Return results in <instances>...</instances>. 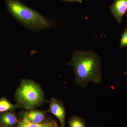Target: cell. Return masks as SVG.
I'll list each match as a JSON object with an SVG mask.
<instances>
[{
  "mask_svg": "<svg viewBox=\"0 0 127 127\" xmlns=\"http://www.w3.org/2000/svg\"></svg>",
  "mask_w": 127,
  "mask_h": 127,
  "instance_id": "9a60e30c",
  "label": "cell"
},
{
  "mask_svg": "<svg viewBox=\"0 0 127 127\" xmlns=\"http://www.w3.org/2000/svg\"><path fill=\"white\" fill-rule=\"evenodd\" d=\"M120 47L121 48L127 47V27L121 37L120 42Z\"/></svg>",
  "mask_w": 127,
  "mask_h": 127,
  "instance_id": "8fae6325",
  "label": "cell"
},
{
  "mask_svg": "<svg viewBox=\"0 0 127 127\" xmlns=\"http://www.w3.org/2000/svg\"><path fill=\"white\" fill-rule=\"evenodd\" d=\"M17 127H59L57 121L52 118H50L45 122L40 124H34L30 122L25 118L23 117L19 121Z\"/></svg>",
  "mask_w": 127,
  "mask_h": 127,
  "instance_id": "ba28073f",
  "label": "cell"
},
{
  "mask_svg": "<svg viewBox=\"0 0 127 127\" xmlns=\"http://www.w3.org/2000/svg\"><path fill=\"white\" fill-rule=\"evenodd\" d=\"M23 117L34 124L45 122L50 118H47L46 113L44 111L33 109H30L25 112Z\"/></svg>",
  "mask_w": 127,
  "mask_h": 127,
  "instance_id": "8992f818",
  "label": "cell"
},
{
  "mask_svg": "<svg viewBox=\"0 0 127 127\" xmlns=\"http://www.w3.org/2000/svg\"><path fill=\"white\" fill-rule=\"evenodd\" d=\"M125 15L127 16V11H126V13H125Z\"/></svg>",
  "mask_w": 127,
  "mask_h": 127,
  "instance_id": "4fadbf2b",
  "label": "cell"
},
{
  "mask_svg": "<svg viewBox=\"0 0 127 127\" xmlns=\"http://www.w3.org/2000/svg\"><path fill=\"white\" fill-rule=\"evenodd\" d=\"M70 127H87L85 120L77 116H73L68 119Z\"/></svg>",
  "mask_w": 127,
  "mask_h": 127,
  "instance_id": "30bf717a",
  "label": "cell"
},
{
  "mask_svg": "<svg viewBox=\"0 0 127 127\" xmlns=\"http://www.w3.org/2000/svg\"><path fill=\"white\" fill-rule=\"evenodd\" d=\"M15 99L19 107L34 109L44 101V93L39 84L30 80H23L17 89Z\"/></svg>",
  "mask_w": 127,
  "mask_h": 127,
  "instance_id": "3957f363",
  "label": "cell"
},
{
  "mask_svg": "<svg viewBox=\"0 0 127 127\" xmlns=\"http://www.w3.org/2000/svg\"><path fill=\"white\" fill-rule=\"evenodd\" d=\"M0 127H2V126H0Z\"/></svg>",
  "mask_w": 127,
  "mask_h": 127,
  "instance_id": "5bb4252c",
  "label": "cell"
},
{
  "mask_svg": "<svg viewBox=\"0 0 127 127\" xmlns=\"http://www.w3.org/2000/svg\"><path fill=\"white\" fill-rule=\"evenodd\" d=\"M7 11L25 28L37 32L50 28L53 23L38 12L27 6L20 0H4Z\"/></svg>",
  "mask_w": 127,
  "mask_h": 127,
  "instance_id": "7a4b0ae2",
  "label": "cell"
},
{
  "mask_svg": "<svg viewBox=\"0 0 127 127\" xmlns=\"http://www.w3.org/2000/svg\"><path fill=\"white\" fill-rule=\"evenodd\" d=\"M109 9L117 22L120 24L127 10V0H114Z\"/></svg>",
  "mask_w": 127,
  "mask_h": 127,
  "instance_id": "5b68a950",
  "label": "cell"
},
{
  "mask_svg": "<svg viewBox=\"0 0 127 127\" xmlns=\"http://www.w3.org/2000/svg\"><path fill=\"white\" fill-rule=\"evenodd\" d=\"M61 0L68 2H79V3H82V0Z\"/></svg>",
  "mask_w": 127,
  "mask_h": 127,
  "instance_id": "7c38bea8",
  "label": "cell"
},
{
  "mask_svg": "<svg viewBox=\"0 0 127 127\" xmlns=\"http://www.w3.org/2000/svg\"><path fill=\"white\" fill-rule=\"evenodd\" d=\"M48 112L55 115L59 119L61 127H65V109L61 101L55 98H51Z\"/></svg>",
  "mask_w": 127,
  "mask_h": 127,
  "instance_id": "277c9868",
  "label": "cell"
},
{
  "mask_svg": "<svg viewBox=\"0 0 127 127\" xmlns=\"http://www.w3.org/2000/svg\"><path fill=\"white\" fill-rule=\"evenodd\" d=\"M68 65L72 66L75 83L80 87L85 88L89 83L99 84L102 81L101 57L94 51L76 50Z\"/></svg>",
  "mask_w": 127,
  "mask_h": 127,
  "instance_id": "6da1fadb",
  "label": "cell"
},
{
  "mask_svg": "<svg viewBox=\"0 0 127 127\" xmlns=\"http://www.w3.org/2000/svg\"><path fill=\"white\" fill-rule=\"evenodd\" d=\"M18 104H12L5 97L0 98V113L7 111H12L18 107Z\"/></svg>",
  "mask_w": 127,
  "mask_h": 127,
  "instance_id": "9c48e42d",
  "label": "cell"
},
{
  "mask_svg": "<svg viewBox=\"0 0 127 127\" xmlns=\"http://www.w3.org/2000/svg\"><path fill=\"white\" fill-rule=\"evenodd\" d=\"M19 121L12 111L0 113V126L4 127H17Z\"/></svg>",
  "mask_w": 127,
  "mask_h": 127,
  "instance_id": "52a82bcc",
  "label": "cell"
},
{
  "mask_svg": "<svg viewBox=\"0 0 127 127\" xmlns=\"http://www.w3.org/2000/svg\"></svg>",
  "mask_w": 127,
  "mask_h": 127,
  "instance_id": "2e32d148",
  "label": "cell"
}]
</instances>
